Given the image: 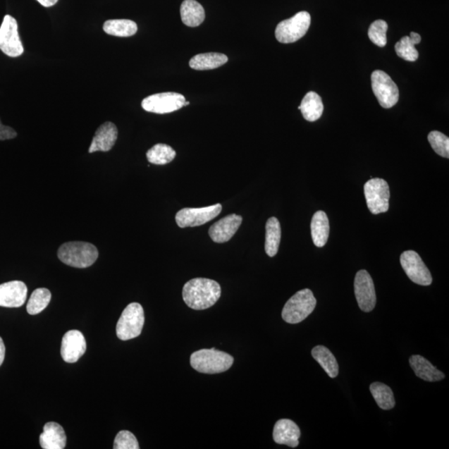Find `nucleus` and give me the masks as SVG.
Wrapping results in <instances>:
<instances>
[{
	"mask_svg": "<svg viewBox=\"0 0 449 449\" xmlns=\"http://www.w3.org/2000/svg\"><path fill=\"white\" fill-rule=\"evenodd\" d=\"M429 142L437 154L445 159L449 157V138L443 133L433 131L429 134Z\"/></svg>",
	"mask_w": 449,
	"mask_h": 449,
	"instance_id": "33",
	"label": "nucleus"
},
{
	"mask_svg": "<svg viewBox=\"0 0 449 449\" xmlns=\"http://www.w3.org/2000/svg\"><path fill=\"white\" fill-rule=\"evenodd\" d=\"M355 294L361 311L372 312L376 305V294L374 281L368 271L361 270L355 279Z\"/></svg>",
	"mask_w": 449,
	"mask_h": 449,
	"instance_id": "13",
	"label": "nucleus"
},
{
	"mask_svg": "<svg viewBox=\"0 0 449 449\" xmlns=\"http://www.w3.org/2000/svg\"><path fill=\"white\" fill-rule=\"evenodd\" d=\"M221 210V204L202 208H184L176 215V221L180 228H194L216 219Z\"/></svg>",
	"mask_w": 449,
	"mask_h": 449,
	"instance_id": "11",
	"label": "nucleus"
},
{
	"mask_svg": "<svg viewBox=\"0 0 449 449\" xmlns=\"http://www.w3.org/2000/svg\"><path fill=\"white\" fill-rule=\"evenodd\" d=\"M421 42V36L412 32L410 36H405L395 44L398 56L406 61L414 62L419 58V52L414 47Z\"/></svg>",
	"mask_w": 449,
	"mask_h": 449,
	"instance_id": "26",
	"label": "nucleus"
},
{
	"mask_svg": "<svg viewBox=\"0 0 449 449\" xmlns=\"http://www.w3.org/2000/svg\"><path fill=\"white\" fill-rule=\"evenodd\" d=\"M4 356H6V346H4L2 338L0 337V367L4 362Z\"/></svg>",
	"mask_w": 449,
	"mask_h": 449,
	"instance_id": "36",
	"label": "nucleus"
},
{
	"mask_svg": "<svg viewBox=\"0 0 449 449\" xmlns=\"http://www.w3.org/2000/svg\"><path fill=\"white\" fill-rule=\"evenodd\" d=\"M118 128L111 122L102 124L96 131L90 147V154L95 152H109L118 139Z\"/></svg>",
	"mask_w": 449,
	"mask_h": 449,
	"instance_id": "18",
	"label": "nucleus"
},
{
	"mask_svg": "<svg viewBox=\"0 0 449 449\" xmlns=\"http://www.w3.org/2000/svg\"><path fill=\"white\" fill-rule=\"evenodd\" d=\"M400 263L406 275L414 283L424 286L432 284L431 273L418 253L414 251L402 252Z\"/></svg>",
	"mask_w": 449,
	"mask_h": 449,
	"instance_id": "12",
	"label": "nucleus"
},
{
	"mask_svg": "<svg viewBox=\"0 0 449 449\" xmlns=\"http://www.w3.org/2000/svg\"><path fill=\"white\" fill-rule=\"evenodd\" d=\"M106 34L116 37H131L137 32L135 22L129 20H111L104 25Z\"/></svg>",
	"mask_w": 449,
	"mask_h": 449,
	"instance_id": "28",
	"label": "nucleus"
},
{
	"mask_svg": "<svg viewBox=\"0 0 449 449\" xmlns=\"http://www.w3.org/2000/svg\"><path fill=\"white\" fill-rule=\"evenodd\" d=\"M17 137V133L15 129L4 126L0 121V141L11 140V139L16 138Z\"/></svg>",
	"mask_w": 449,
	"mask_h": 449,
	"instance_id": "35",
	"label": "nucleus"
},
{
	"mask_svg": "<svg viewBox=\"0 0 449 449\" xmlns=\"http://www.w3.org/2000/svg\"><path fill=\"white\" fill-rule=\"evenodd\" d=\"M312 17L308 12L302 11L278 24L276 38L280 43L291 44L307 35L311 26Z\"/></svg>",
	"mask_w": 449,
	"mask_h": 449,
	"instance_id": "6",
	"label": "nucleus"
},
{
	"mask_svg": "<svg viewBox=\"0 0 449 449\" xmlns=\"http://www.w3.org/2000/svg\"><path fill=\"white\" fill-rule=\"evenodd\" d=\"M86 349L85 338L80 331H68L63 337L61 355L66 362H77L85 355Z\"/></svg>",
	"mask_w": 449,
	"mask_h": 449,
	"instance_id": "14",
	"label": "nucleus"
},
{
	"mask_svg": "<svg viewBox=\"0 0 449 449\" xmlns=\"http://www.w3.org/2000/svg\"><path fill=\"white\" fill-rule=\"evenodd\" d=\"M372 90L383 109H391L400 99L399 89L386 73L376 70L371 75Z\"/></svg>",
	"mask_w": 449,
	"mask_h": 449,
	"instance_id": "9",
	"label": "nucleus"
},
{
	"mask_svg": "<svg viewBox=\"0 0 449 449\" xmlns=\"http://www.w3.org/2000/svg\"><path fill=\"white\" fill-rule=\"evenodd\" d=\"M266 252L270 257H275L279 250L281 228L280 221L276 217H271L266 225Z\"/></svg>",
	"mask_w": 449,
	"mask_h": 449,
	"instance_id": "27",
	"label": "nucleus"
},
{
	"mask_svg": "<svg viewBox=\"0 0 449 449\" xmlns=\"http://www.w3.org/2000/svg\"><path fill=\"white\" fill-rule=\"evenodd\" d=\"M410 364L416 376L424 381L437 382L445 378V374L433 367V365L430 363L428 359L424 358L423 356L418 355L411 356Z\"/></svg>",
	"mask_w": 449,
	"mask_h": 449,
	"instance_id": "20",
	"label": "nucleus"
},
{
	"mask_svg": "<svg viewBox=\"0 0 449 449\" xmlns=\"http://www.w3.org/2000/svg\"><path fill=\"white\" fill-rule=\"evenodd\" d=\"M189 104H190L189 102H187V101H186V103H185V106H187V105H189Z\"/></svg>",
	"mask_w": 449,
	"mask_h": 449,
	"instance_id": "38",
	"label": "nucleus"
},
{
	"mask_svg": "<svg viewBox=\"0 0 449 449\" xmlns=\"http://www.w3.org/2000/svg\"><path fill=\"white\" fill-rule=\"evenodd\" d=\"M242 223V216L230 214L216 222L209 229V235L213 242L224 243L228 242L237 233Z\"/></svg>",
	"mask_w": 449,
	"mask_h": 449,
	"instance_id": "16",
	"label": "nucleus"
},
{
	"mask_svg": "<svg viewBox=\"0 0 449 449\" xmlns=\"http://www.w3.org/2000/svg\"><path fill=\"white\" fill-rule=\"evenodd\" d=\"M27 288L24 282L13 281L0 285V307H21L26 302Z\"/></svg>",
	"mask_w": 449,
	"mask_h": 449,
	"instance_id": "15",
	"label": "nucleus"
},
{
	"mask_svg": "<svg viewBox=\"0 0 449 449\" xmlns=\"http://www.w3.org/2000/svg\"><path fill=\"white\" fill-rule=\"evenodd\" d=\"M226 55L220 53L197 54L190 60L189 66L195 70H210L224 66L228 63Z\"/></svg>",
	"mask_w": 449,
	"mask_h": 449,
	"instance_id": "23",
	"label": "nucleus"
},
{
	"mask_svg": "<svg viewBox=\"0 0 449 449\" xmlns=\"http://www.w3.org/2000/svg\"><path fill=\"white\" fill-rule=\"evenodd\" d=\"M364 196L370 212L374 215L386 212L390 207V191L386 180L372 178L364 184Z\"/></svg>",
	"mask_w": 449,
	"mask_h": 449,
	"instance_id": "7",
	"label": "nucleus"
},
{
	"mask_svg": "<svg viewBox=\"0 0 449 449\" xmlns=\"http://www.w3.org/2000/svg\"><path fill=\"white\" fill-rule=\"evenodd\" d=\"M42 6L46 8L52 7L56 4L59 0H37Z\"/></svg>",
	"mask_w": 449,
	"mask_h": 449,
	"instance_id": "37",
	"label": "nucleus"
},
{
	"mask_svg": "<svg viewBox=\"0 0 449 449\" xmlns=\"http://www.w3.org/2000/svg\"><path fill=\"white\" fill-rule=\"evenodd\" d=\"M387 30L388 25L386 21L381 20L374 21L369 27V38L373 44L383 48L387 44Z\"/></svg>",
	"mask_w": 449,
	"mask_h": 449,
	"instance_id": "32",
	"label": "nucleus"
},
{
	"mask_svg": "<svg viewBox=\"0 0 449 449\" xmlns=\"http://www.w3.org/2000/svg\"><path fill=\"white\" fill-rule=\"evenodd\" d=\"M234 358L223 351L213 349H203L191 355L192 367L202 374H220L233 367Z\"/></svg>",
	"mask_w": 449,
	"mask_h": 449,
	"instance_id": "2",
	"label": "nucleus"
},
{
	"mask_svg": "<svg viewBox=\"0 0 449 449\" xmlns=\"http://www.w3.org/2000/svg\"><path fill=\"white\" fill-rule=\"evenodd\" d=\"M221 286L216 281L206 278H195L183 286V296L187 307L202 311L213 307L221 297Z\"/></svg>",
	"mask_w": 449,
	"mask_h": 449,
	"instance_id": "1",
	"label": "nucleus"
},
{
	"mask_svg": "<svg viewBox=\"0 0 449 449\" xmlns=\"http://www.w3.org/2000/svg\"><path fill=\"white\" fill-rule=\"evenodd\" d=\"M0 50L7 56L20 57L24 54V47L18 31V23L15 18L6 16L0 27Z\"/></svg>",
	"mask_w": 449,
	"mask_h": 449,
	"instance_id": "10",
	"label": "nucleus"
},
{
	"mask_svg": "<svg viewBox=\"0 0 449 449\" xmlns=\"http://www.w3.org/2000/svg\"><path fill=\"white\" fill-rule=\"evenodd\" d=\"M316 299L309 289H304L295 293L286 302L282 311V318L289 324L302 322L316 307Z\"/></svg>",
	"mask_w": 449,
	"mask_h": 449,
	"instance_id": "4",
	"label": "nucleus"
},
{
	"mask_svg": "<svg viewBox=\"0 0 449 449\" xmlns=\"http://www.w3.org/2000/svg\"><path fill=\"white\" fill-rule=\"evenodd\" d=\"M311 228L314 244L317 247H323L326 244L328 235H330V222L325 211H318L314 213Z\"/></svg>",
	"mask_w": 449,
	"mask_h": 449,
	"instance_id": "22",
	"label": "nucleus"
},
{
	"mask_svg": "<svg viewBox=\"0 0 449 449\" xmlns=\"http://www.w3.org/2000/svg\"><path fill=\"white\" fill-rule=\"evenodd\" d=\"M300 430L295 422L290 419H280L275 424L273 430V439L278 444L296 448L299 445Z\"/></svg>",
	"mask_w": 449,
	"mask_h": 449,
	"instance_id": "17",
	"label": "nucleus"
},
{
	"mask_svg": "<svg viewBox=\"0 0 449 449\" xmlns=\"http://www.w3.org/2000/svg\"><path fill=\"white\" fill-rule=\"evenodd\" d=\"M59 260L75 268H87L98 260L99 251L94 245L83 242L64 243L58 252Z\"/></svg>",
	"mask_w": 449,
	"mask_h": 449,
	"instance_id": "3",
	"label": "nucleus"
},
{
	"mask_svg": "<svg viewBox=\"0 0 449 449\" xmlns=\"http://www.w3.org/2000/svg\"><path fill=\"white\" fill-rule=\"evenodd\" d=\"M313 358L325 370L328 376L334 379L339 374V364L335 355L326 346L318 345L312 351Z\"/></svg>",
	"mask_w": 449,
	"mask_h": 449,
	"instance_id": "25",
	"label": "nucleus"
},
{
	"mask_svg": "<svg viewBox=\"0 0 449 449\" xmlns=\"http://www.w3.org/2000/svg\"><path fill=\"white\" fill-rule=\"evenodd\" d=\"M39 443L44 449H63L66 446L67 437L61 425L49 422L44 425V433L39 437Z\"/></svg>",
	"mask_w": 449,
	"mask_h": 449,
	"instance_id": "19",
	"label": "nucleus"
},
{
	"mask_svg": "<svg viewBox=\"0 0 449 449\" xmlns=\"http://www.w3.org/2000/svg\"><path fill=\"white\" fill-rule=\"evenodd\" d=\"M144 311L140 304L131 303L125 308L116 327L119 340H129L141 335L144 326Z\"/></svg>",
	"mask_w": 449,
	"mask_h": 449,
	"instance_id": "5",
	"label": "nucleus"
},
{
	"mask_svg": "<svg viewBox=\"0 0 449 449\" xmlns=\"http://www.w3.org/2000/svg\"><path fill=\"white\" fill-rule=\"evenodd\" d=\"M51 297H52V295L48 289L39 288L35 290L27 302V313L32 316L41 313L48 307Z\"/></svg>",
	"mask_w": 449,
	"mask_h": 449,
	"instance_id": "31",
	"label": "nucleus"
},
{
	"mask_svg": "<svg viewBox=\"0 0 449 449\" xmlns=\"http://www.w3.org/2000/svg\"><path fill=\"white\" fill-rule=\"evenodd\" d=\"M114 449H139L137 439L134 434L127 430L120 431L115 438Z\"/></svg>",
	"mask_w": 449,
	"mask_h": 449,
	"instance_id": "34",
	"label": "nucleus"
},
{
	"mask_svg": "<svg viewBox=\"0 0 449 449\" xmlns=\"http://www.w3.org/2000/svg\"><path fill=\"white\" fill-rule=\"evenodd\" d=\"M176 156V152L172 147L159 143L152 147L147 152V159L152 164L166 165L173 161Z\"/></svg>",
	"mask_w": 449,
	"mask_h": 449,
	"instance_id": "30",
	"label": "nucleus"
},
{
	"mask_svg": "<svg viewBox=\"0 0 449 449\" xmlns=\"http://www.w3.org/2000/svg\"><path fill=\"white\" fill-rule=\"evenodd\" d=\"M186 99L178 92H161L147 97L142 102V109L147 112L166 114L175 112L185 106Z\"/></svg>",
	"mask_w": 449,
	"mask_h": 449,
	"instance_id": "8",
	"label": "nucleus"
},
{
	"mask_svg": "<svg viewBox=\"0 0 449 449\" xmlns=\"http://www.w3.org/2000/svg\"><path fill=\"white\" fill-rule=\"evenodd\" d=\"M180 12L185 25L197 27L205 20V9L196 0H185L180 6Z\"/></svg>",
	"mask_w": 449,
	"mask_h": 449,
	"instance_id": "21",
	"label": "nucleus"
},
{
	"mask_svg": "<svg viewBox=\"0 0 449 449\" xmlns=\"http://www.w3.org/2000/svg\"><path fill=\"white\" fill-rule=\"evenodd\" d=\"M370 392H371L374 400H376L379 408L388 410L395 406V396L390 387L381 382L373 383L370 386Z\"/></svg>",
	"mask_w": 449,
	"mask_h": 449,
	"instance_id": "29",
	"label": "nucleus"
},
{
	"mask_svg": "<svg viewBox=\"0 0 449 449\" xmlns=\"http://www.w3.org/2000/svg\"><path fill=\"white\" fill-rule=\"evenodd\" d=\"M298 109L302 111L305 120L314 122L321 117L324 105L321 97L316 92H309L304 97L302 104Z\"/></svg>",
	"mask_w": 449,
	"mask_h": 449,
	"instance_id": "24",
	"label": "nucleus"
}]
</instances>
